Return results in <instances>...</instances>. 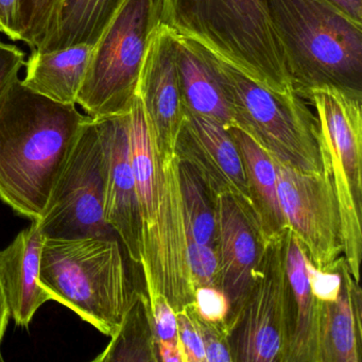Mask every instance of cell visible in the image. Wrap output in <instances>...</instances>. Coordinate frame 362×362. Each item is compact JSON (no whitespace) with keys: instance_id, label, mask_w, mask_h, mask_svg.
<instances>
[{"instance_id":"d590c367","label":"cell","mask_w":362,"mask_h":362,"mask_svg":"<svg viewBox=\"0 0 362 362\" xmlns=\"http://www.w3.org/2000/svg\"><path fill=\"white\" fill-rule=\"evenodd\" d=\"M353 20L362 23V0H329Z\"/></svg>"},{"instance_id":"ba28073f","label":"cell","mask_w":362,"mask_h":362,"mask_svg":"<svg viewBox=\"0 0 362 362\" xmlns=\"http://www.w3.org/2000/svg\"><path fill=\"white\" fill-rule=\"evenodd\" d=\"M285 230L267 240L249 291L226 326L233 362H287L293 320Z\"/></svg>"},{"instance_id":"d4e9b609","label":"cell","mask_w":362,"mask_h":362,"mask_svg":"<svg viewBox=\"0 0 362 362\" xmlns=\"http://www.w3.org/2000/svg\"><path fill=\"white\" fill-rule=\"evenodd\" d=\"M179 182L188 240L216 249L213 197L194 169L180 160Z\"/></svg>"},{"instance_id":"e575fe53","label":"cell","mask_w":362,"mask_h":362,"mask_svg":"<svg viewBox=\"0 0 362 362\" xmlns=\"http://www.w3.org/2000/svg\"><path fill=\"white\" fill-rule=\"evenodd\" d=\"M158 359L162 362H186L182 344L171 342H158Z\"/></svg>"},{"instance_id":"5b68a950","label":"cell","mask_w":362,"mask_h":362,"mask_svg":"<svg viewBox=\"0 0 362 362\" xmlns=\"http://www.w3.org/2000/svg\"><path fill=\"white\" fill-rule=\"evenodd\" d=\"M160 0H124L93 48L77 105L92 118L128 113L152 31L160 22Z\"/></svg>"},{"instance_id":"83f0119b","label":"cell","mask_w":362,"mask_h":362,"mask_svg":"<svg viewBox=\"0 0 362 362\" xmlns=\"http://www.w3.org/2000/svg\"><path fill=\"white\" fill-rule=\"evenodd\" d=\"M175 313L179 338L185 354L186 362H205L204 345L197 324L194 302L186 305L182 310Z\"/></svg>"},{"instance_id":"8fae6325","label":"cell","mask_w":362,"mask_h":362,"mask_svg":"<svg viewBox=\"0 0 362 362\" xmlns=\"http://www.w3.org/2000/svg\"><path fill=\"white\" fill-rule=\"evenodd\" d=\"M270 158L288 228L298 237L311 264L317 270L329 271L343 254L340 207L329 163L322 156V171L306 173Z\"/></svg>"},{"instance_id":"e0dca14e","label":"cell","mask_w":362,"mask_h":362,"mask_svg":"<svg viewBox=\"0 0 362 362\" xmlns=\"http://www.w3.org/2000/svg\"><path fill=\"white\" fill-rule=\"evenodd\" d=\"M175 58L185 112L204 116L226 129L236 124L232 96L217 58L175 33Z\"/></svg>"},{"instance_id":"7402d4cb","label":"cell","mask_w":362,"mask_h":362,"mask_svg":"<svg viewBox=\"0 0 362 362\" xmlns=\"http://www.w3.org/2000/svg\"><path fill=\"white\" fill-rule=\"evenodd\" d=\"M107 349L94 362H158V346L147 293L134 298Z\"/></svg>"},{"instance_id":"4fadbf2b","label":"cell","mask_w":362,"mask_h":362,"mask_svg":"<svg viewBox=\"0 0 362 362\" xmlns=\"http://www.w3.org/2000/svg\"><path fill=\"white\" fill-rule=\"evenodd\" d=\"M219 284L230 303L226 326L236 317L249 291L267 240L252 209L230 194L214 199Z\"/></svg>"},{"instance_id":"2e32d148","label":"cell","mask_w":362,"mask_h":362,"mask_svg":"<svg viewBox=\"0 0 362 362\" xmlns=\"http://www.w3.org/2000/svg\"><path fill=\"white\" fill-rule=\"evenodd\" d=\"M45 239L35 220L0 251V285L10 317L22 327H28L40 307L52 300L39 281Z\"/></svg>"},{"instance_id":"d6a6232c","label":"cell","mask_w":362,"mask_h":362,"mask_svg":"<svg viewBox=\"0 0 362 362\" xmlns=\"http://www.w3.org/2000/svg\"><path fill=\"white\" fill-rule=\"evenodd\" d=\"M26 63L24 52L18 46L0 42V98L6 90L18 79Z\"/></svg>"},{"instance_id":"836d02e7","label":"cell","mask_w":362,"mask_h":362,"mask_svg":"<svg viewBox=\"0 0 362 362\" xmlns=\"http://www.w3.org/2000/svg\"><path fill=\"white\" fill-rule=\"evenodd\" d=\"M18 0H0V33L12 41H18L16 26Z\"/></svg>"},{"instance_id":"4316f807","label":"cell","mask_w":362,"mask_h":362,"mask_svg":"<svg viewBox=\"0 0 362 362\" xmlns=\"http://www.w3.org/2000/svg\"><path fill=\"white\" fill-rule=\"evenodd\" d=\"M188 264L194 289L202 287H218L219 269L215 247L199 245L187 239Z\"/></svg>"},{"instance_id":"7a4b0ae2","label":"cell","mask_w":362,"mask_h":362,"mask_svg":"<svg viewBox=\"0 0 362 362\" xmlns=\"http://www.w3.org/2000/svg\"><path fill=\"white\" fill-rule=\"evenodd\" d=\"M292 88L334 86L362 98V23L329 0H266Z\"/></svg>"},{"instance_id":"f1b7e54d","label":"cell","mask_w":362,"mask_h":362,"mask_svg":"<svg viewBox=\"0 0 362 362\" xmlns=\"http://www.w3.org/2000/svg\"><path fill=\"white\" fill-rule=\"evenodd\" d=\"M196 319L204 345L205 362H233L226 324L211 323L202 319L198 313Z\"/></svg>"},{"instance_id":"ac0fdd59","label":"cell","mask_w":362,"mask_h":362,"mask_svg":"<svg viewBox=\"0 0 362 362\" xmlns=\"http://www.w3.org/2000/svg\"><path fill=\"white\" fill-rule=\"evenodd\" d=\"M341 288L336 300L322 303L320 362L362 361V292L343 256L336 264Z\"/></svg>"},{"instance_id":"9a60e30c","label":"cell","mask_w":362,"mask_h":362,"mask_svg":"<svg viewBox=\"0 0 362 362\" xmlns=\"http://www.w3.org/2000/svg\"><path fill=\"white\" fill-rule=\"evenodd\" d=\"M175 152L180 160L194 169L213 199L230 194L252 209L243 160L228 129L186 112Z\"/></svg>"},{"instance_id":"cb8c5ba5","label":"cell","mask_w":362,"mask_h":362,"mask_svg":"<svg viewBox=\"0 0 362 362\" xmlns=\"http://www.w3.org/2000/svg\"><path fill=\"white\" fill-rule=\"evenodd\" d=\"M129 153L143 226L151 220L158 194L156 158L145 112L139 96L128 113Z\"/></svg>"},{"instance_id":"ffe728a7","label":"cell","mask_w":362,"mask_h":362,"mask_svg":"<svg viewBox=\"0 0 362 362\" xmlns=\"http://www.w3.org/2000/svg\"><path fill=\"white\" fill-rule=\"evenodd\" d=\"M94 45L71 46L63 49L33 50L23 84L29 90L63 105H77Z\"/></svg>"},{"instance_id":"8d00e7d4","label":"cell","mask_w":362,"mask_h":362,"mask_svg":"<svg viewBox=\"0 0 362 362\" xmlns=\"http://www.w3.org/2000/svg\"><path fill=\"white\" fill-rule=\"evenodd\" d=\"M9 319V308H8L7 300H6L3 288L0 285V361H4L3 355H1V343H3L4 336H5L6 329H7Z\"/></svg>"},{"instance_id":"44dd1931","label":"cell","mask_w":362,"mask_h":362,"mask_svg":"<svg viewBox=\"0 0 362 362\" xmlns=\"http://www.w3.org/2000/svg\"><path fill=\"white\" fill-rule=\"evenodd\" d=\"M243 160L252 211L266 240L287 228L277 194L276 171L268 152L240 127L228 128Z\"/></svg>"},{"instance_id":"8992f818","label":"cell","mask_w":362,"mask_h":362,"mask_svg":"<svg viewBox=\"0 0 362 362\" xmlns=\"http://www.w3.org/2000/svg\"><path fill=\"white\" fill-rule=\"evenodd\" d=\"M235 122L271 156L306 173L323 169L317 117L296 93L279 95L217 58Z\"/></svg>"},{"instance_id":"484cf974","label":"cell","mask_w":362,"mask_h":362,"mask_svg":"<svg viewBox=\"0 0 362 362\" xmlns=\"http://www.w3.org/2000/svg\"><path fill=\"white\" fill-rule=\"evenodd\" d=\"M66 0H18L16 26L18 41L31 52L41 49L54 35Z\"/></svg>"},{"instance_id":"7c38bea8","label":"cell","mask_w":362,"mask_h":362,"mask_svg":"<svg viewBox=\"0 0 362 362\" xmlns=\"http://www.w3.org/2000/svg\"><path fill=\"white\" fill-rule=\"evenodd\" d=\"M141 99L154 152L158 158L175 153L186 112L175 58V33L163 23L152 31L139 73Z\"/></svg>"},{"instance_id":"9c48e42d","label":"cell","mask_w":362,"mask_h":362,"mask_svg":"<svg viewBox=\"0 0 362 362\" xmlns=\"http://www.w3.org/2000/svg\"><path fill=\"white\" fill-rule=\"evenodd\" d=\"M156 153V152H154ZM156 158L158 194L151 220L143 226L141 266L146 293H160L175 313L194 302L187 232L179 182V158Z\"/></svg>"},{"instance_id":"5bb4252c","label":"cell","mask_w":362,"mask_h":362,"mask_svg":"<svg viewBox=\"0 0 362 362\" xmlns=\"http://www.w3.org/2000/svg\"><path fill=\"white\" fill-rule=\"evenodd\" d=\"M128 113L94 119L105 162V219L130 259L139 264L143 222L129 153Z\"/></svg>"},{"instance_id":"d6986e66","label":"cell","mask_w":362,"mask_h":362,"mask_svg":"<svg viewBox=\"0 0 362 362\" xmlns=\"http://www.w3.org/2000/svg\"><path fill=\"white\" fill-rule=\"evenodd\" d=\"M285 262L293 320L287 362H320L322 302L313 296L309 285L305 250L288 226L285 230Z\"/></svg>"},{"instance_id":"1f68e13d","label":"cell","mask_w":362,"mask_h":362,"mask_svg":"<svg viewBox=\"0 0 362 362\" xmlns=\"http://www.w3.org/2000/svg\"><path fill=\"white\" fill-rule=\"evenodd\" d=\"M306 271L311 291L320 302L336 300L341 288V275L336 264L329 271L317 270L306 255Z\"/></svg>"},{"instance_id":"f546056e","label":"cell","mask_w":362,"mask_h":362,"mask_svg":"<svg viewBox=\"0 0 362 362\" xmlns=\"http://www.w3.org/2000/svg\"><path fill=\"white\" fill-rule=\"evenodd\" d=\"M149 300L150 313L156 344L158 342H171L181 344L177 328V313L173 310L168 300L163 294L154 293L147 296Z\"/></svg>"},{"instance_id":"277c9868","label":"cell","mask_w":362,"mask_h":362,"mask_svg":"<svg viewBox=\"0 0 362 362\" xmlns=\"http://www.w3.org/2000/svg\"><path fill=\"white\" fill-rule=\"evenodd\" d=\"M39 281L52 300L109 337L119 327L136 291L117 237L46 238Z\"/></svg>"},{"instance_id":"603a6c76","label":"cell","mask_w":362,"mask_h":362,"mask_svg":"<svg viewBox=\"0 0 362 362\" xmlns=\"http://www.w3.org/2000/svg\"><path fill=\"white\" fill-rule=\"evenodd\" d=\"M124 0H66L58 27L42 52L95 45Z\"/></svg>"},{"instance_id":"4dcf8cb0","label":"cell","mask_w":362,"mask_h":362,"mask_svg":"<svg viewBox=\"0 0 362 362\" xmlns=\"http://www.w3.org/2000/svg\"><path fill=\"white\" fill-rule=\"evenodd\" d=\"M194 306L198 315L211 323H224L230 313L228 298L217 287L197 288Z\"/></svg>"},{"instance_id":"6da1fadb","label":"cell","mask_w":362,"mask_h":362,"mask_svg":"<svg viewBox=\"0 0 362 362\" xmlns=\"http://www.w3.org/2000/svg\"><path fill=\"white\" fill-rule=\"evenodd\" d=\"M90 116L33 92L18 78L0 98V200L40 220Z\"/></svg>"},{"instance_id":"52a82bcc","label":"cell","mask_w":362,"mask_h":362,"mask_svg":"<svg viewBox=\"0 0 362 362\" xmlns=\"http://www.w3.org/2000/svg\"><path fill=\"white\" fill-rule=\"evenodd\" d=\"M322 156L329 163L342 222L343 257L360 281L362 257V98L334 86L311 88Z\"/></svg>"},{"instance_id":"3957f363","label":"cell","mask_w":362,"mask_h":362,"mask_svg":"<svg viewBox=\"0 0 362 362\" xmlns=\"http://www.w3.org/2000/svg\"><path fill=\"white\" fill-rule=\"evenodd\" d=\"M160 23L192 40L256 83L296 93L266 0H160Z\"/></svg>"},{"instance_id":"30bf717a","label":"cell","mask_w":362,"mask_h":362,"mask_svg":"<svg viewBox=\"0 0 362 362\" xmlns=\"http://www.w3.org/2000/svg\"><path fill=\"white\" fill-rule=\"evenodd\" d=\"M37 221L46 238L117 237L105 219V162L94 118L84 126Z\"/></svg>"}]
</instances>
